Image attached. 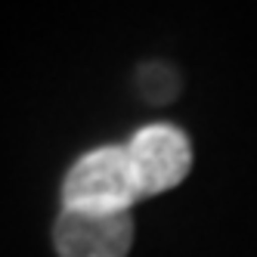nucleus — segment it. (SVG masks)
Listing matches in <instances>:
<instances>
[{
	"mask_svg": "<svg viewBox=\"0 0 257 257\" xmlns=\"http://www.w3.org/2000/svg\"><path fill=\"white\" fill-rule=\"evenodd\" d=\"M140 201L124 146H99L81 155L62 180L68 211H131Z\"/></svg>",
	"mask_w": 257,
	"mask_h": 257,
	"instance_id": "nucleus-1",
	"label": "nucleus"
},
{
	"mask_svg": "<svg viewBox=\"0 0 257 257\" xmlns=\"http://www.w3.org/2000/svg\"><path fill=\"white\" fill-rule=\"evenodd\" d=\"M124 152L140 198H152L180 186L192 168L189 137L174 124L140 127L131 137V143L124 146Z\"/></svg>",
	"mask_w": 257,
	"mask_h": 257,
	"instance_id": "nucleus-2",
	"label": "nucleus"
},
{
	"mask_svg": "<svg viewBox=\"0 0 257 257\" xmlns=\"http://www.w3.org/2000/svg\"><path fill=\"white\" fill-rule=\"evenodd\" d=\"M134 245L131 211H68L53 223L59 257H127Z\"/></svg>",
	"mask_w": 257,
	"mask_h": 257,
	"instance_id": "nucleus-3",
	"label": "nucleus"
},
{
	"mask_svg": "<svg viewBox=\"0 0 257 257\" xmlns=\"http://www.w3.org/2000/svg\"><path fill=\"white\" fill-rule=\"evenodd\" d=\"M137 84H140V93L149 102H168L177 96V75H174V68L161 65V62L143 65L137 75Z\"/></svg>",
	"mask_w": 257,
	"mask_h": 257,
	"instance_id": "nucleus-4",
	"label": "nucleus"
}]
</instances>
